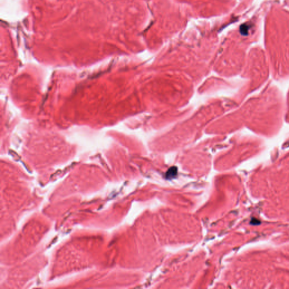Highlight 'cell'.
<instances>
[{
  "instance_id": "obj_1",
  "label": "cell",
  "mask_w": 289,
  "mask_h": 289,
  "mask_svg": "<svg viewBox=\"0 0 289 289\" xmlns=\"http://www.w3.org/2000/svg\"><path fill=\"white\" fill-rule=\"evenodd\" d=\"M177 174V170L176 168L173 167L168 170L167 172L166 173L165 176L168 179H172L176 176Z\"/></svg>"
},
{
  "instance_id": "obj_2",
  "label": "cell",
  "mask_w": 289,
  "mask_h": 289,
  "mask_svg": "<svg viewBox=\"0 0 289 289\" xmlns=\"http://www.w3.org/2000/svg\"><path fill=\"white\" fill-rule=\"evenodd\" d=\"M249 27L246 24H243L240 27V32L243 36H247L249 33Z\"/></svg>"
}]
</instances>
